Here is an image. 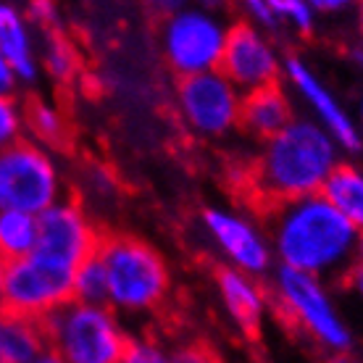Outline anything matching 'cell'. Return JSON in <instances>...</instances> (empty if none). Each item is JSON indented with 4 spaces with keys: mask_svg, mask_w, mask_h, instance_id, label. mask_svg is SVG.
<instances>
[{
    "mask_svg": "<svg viewBox=\"0 0 363 363\" xmlns=\"http://www.w3.org/2000/svg\"><path fill=\"white\" fill-rule=\"evenodd\" d=\"M345 58H347V64L353 66L355 72L363 74V43H361V40H355V43H350V45H347Z\"/></svg>",
    "mask_w": 363,
    "mask_h": 363,
    "instance_id": "31",
    "label": "cell"
},
{
    "mask_svg": "<svg viewBox=\"0 0 363 363\" xmlns=\"http://www.w3.org/2000/svg\"><path fill=\"white\" fill-rule=\"evenodd\" d=\"M72 298L79 303H92V306H106L108 298V281H106V269L100 264L98 253L87 258L82 266H77L72 274Z\"/></svg>",
    "mask_w": 363,
    "mask_h": 363,
    "instance_id": "22",
    "label": "cell"
},
{
    "mask_svg": "<svg viewBox=\"0 0 363 363\" xmlns=\"http://www.w3.org/2000/svg\"><path fill=\"white\" fill-rule=\"evenodd\" d=\"M269 295L274 306L281 311V316L327 355L350 353L353 329L337 306L329 281L277 266L272 272Z\"/></svg>",
    "mask_w": 363,
    "mask_h": 363,
    "instance_id": "4",
    "label": "cell"
},
{
    "mask_svg": "<svg viewBox=\"0 0 363 363\" xmlns=\"http://www.w3.org/2000/svg\"><path fill=\"white\" fill-rule=\"evenodd\" d=\"M347 281H350V290L358 298V303L363 306V269H353V272L347 274Z\"/></svg>",
    "mask_w": 363,
    "mask_h": 363,
    "instance_id": "32",
    "label": "cell"
},
{
    "mask_svg": "<svg viewBox=\"0 0 363 363\" xmlns=\"http://www.w3.org/2000/svg\"><path fill=\"white\" fill-rule=\"evenodd\" d=\"M284 58L287 55L281 53L279 43L272 35L255 29L242 18V21L229 24L218 72L245 95V92L261 90V87L279 84L281 72H284Z\"/></svg>",
    "mask_w": 363,
    "mask_h": 363,
    "instance_id": "13",
    "label": "cell"
},
{
    "mask_svg": "<svg viewBox=\"0 0 363 363\" xmlns=\"http://www.w3.org/2000/svg\"><path fill=\"white\" fill-rule=\"evenodd\" d=\"M321 195L363 235V166L342 161L324 184Z\"/></svg>",
    "mask_w": 363,
    "mask_h": 363,
    "instance_id": "19",
    "label": "cell"
},
{
    "mask_svg": "<svg viewBox=\"0 0 363 363\" xmlns=\"http://www.w3.org/2000/svg\"><path fill=\"white\" fill-rule=\"evenodd\" d=\"M329 363H350V361H347V353H342V355H329Z\"/></svg>",
    "mask_w": 363,
    "mask_h": 363,
    "instance_id": "38",
    "label": "cell"
},
{
    "mask_svg": "<svg viewBox=\"0 0 363 363\" xmlns=\"http://www.w3.org/2000/svg\"><path fill=\"white\" fill-rule=\"evenodd\" d=\"M72 269L50 264L40 255L6 264L3 279V308L32 321H45L72 298Z\"/></svg>",
    "mask_w": 363,
    "mask_h": 363,
    "instance_id": "10",
    "label": "cell"
},
{
    "mask_svg": "<svg viewBox=\"0 0 363 363\" xmlns=\"http://www.w3.org/2000/svg\"><path fill=\"white\" fill-rule=\"evenodd\" d=\"M200 229L224 266L264 279L277 269L266 227L250 213L229 206H208L200 213Z\"/></svg>",
    "mask_w": 363,
    "mask_h": 363,
    "instance_id": "9",
    "label": "cell"
},
{
    "mask_svg": "<svg viewBox=\"0 0 363 363\" xmlns=\"http://www.w3.org/2000/svg\"><path fill=\"white\" fill-rule=\"evenodd\" d=\"M98 224L92 221L90 211L77 198L58 200L55 206L37 216V247L35 255L64 269H77L100 247Z\"/></svg>",
    "mask_w": 363,
    "mask_h": 363,
    "instance_id": "12",
    "label": "cell"
},
{
    "mask_svg": "<svg viewBox=\"0 0 363 363\" xmlns=\"http://www.w3.org/2000/svg\"><path fill=\"white\" fill-rule=\"evenodd\" d=\"M66 198V179L53 150L24 137L0 150V211L40 216Z\"/></svg>",
    "mask_w": 363,
    "mask_h": 363,
    "instance_id": "7",
    "label": "cell"
},
{
    "mask_svg": "<svg viewBox=\"0 0 363 363\" xmlns=\"http://www.w3.org/2000/svg\"><path fill=\"white\" fill-rule=\"evenodd\" d=\"M172 363H224L221 353L208 342H182L172 350Z\"/></svg>",
    "mask_w": 363,
    "mask_h": 363,
    "instance_id": "27",
    "label": "cell"
},
{
    "mask_svg": "<svg viewBox=\"0 0 363 363\" xmlns=\"http://www.w3.org/2000/svg\"><path fill=\"white\" fill-rule=\"evenodd\" d=\"M216 295L224 306V313L237 329L245 335H255L264 327L266 313L272 308V295L261 279L247 277L242 272H235L229 266H218L213 274Z\"/></svg>",
    "mask_w": 363,
    "mask_h": 363,
    "instance_id": "14",
    "label": "cell"
},
{
    "mask_svg": "<svg viewBox=\"0 0 363 363\" xmlns=\"http://www.w3.org/2000/svg\"><path fill=\"white\" fill-rule=\"evenodd\" d=\"M48 347L40 321L0 311V363H29Z\"/></svg>",
    "mask_w": 363,
    "mask_h": 363,
    "instance_id": "17",
    "label": "cell"
},
{
    "mask_svg": "<svg viewBox=\"0 0 363 363\" xmlns=\"http://www.w3.org/2000/svg\"><path fill=\"white\" fill-rule=\"evenodd\" d=\"M18 90V79L13 69L9 66V61L0 55V98H9V95H16Z\"/></svg>",
    "mask_w": 363,
    "mask_h": 363,
    "instance_id": "29",
    "label": "cell"
},
{
    "mask_svg": "<svg viewBox=\"0 0 363 363\" xmlns=\"http://www.w3.org/2000/svg\"><path fill=\"white\" fill-rule=\"evenodd\" d=\"M98 258L108 281L106 306L118 316H147L172 295V266L164 253L143 237H103Z\"/></svg>",
    "mask_w": 363,
    "mask_h": 363,
    "instance_id": "3",
    "label": "cell"
},
{
    "mask_svg": "<svg viewBox=\"0 0 363 363\" xmlns=\"http://www.w3.org/2000/svg\"><path fill=\"white\" fill-rule=\"evenodd\" d=\"M281 79L287 84V92L295 95V100L308 111L306 116L313 118L324 132H329L342 153H361L363 143L361 135H358L355 116L347 111L340 95L329 87L327 79L303 55H287L284 58Z\"/></svg>",
    "mask_w": 363,
    "mask_h": 363,
    "instance_id": "11",
    "label": "cell"
},
{
    "mask_svg": "<svg viewBox=\"0 0 363 363\" xmlns=\"http://www.w3.org/2000/svg\"><path fill=\"white\" fill-rule=\"evenodd\" d=\"M40 69L55 84H72L82 72V53L61 27L40 32Z\"/></svg>",
    "mask_w": 363,
    "mask_h": 363,
    "instance_id": "18",
    "label": "cell"
},
{
    "mask_svg": "<svg viewBox=\"0 0 363 363\" xmlns=\"http://www.w3.org/2000/svg\"><path fill=\"white\" fill-rule=\"evenodd\" d=\"M37 216L24 211H0V261L13 264L35 253Z\"/></svg>",
    "mask_w": 363,
    "mask_h": 363,
    "instance_id": "20",
    "label": "cell"
},
{
    "mask_svg": "<svg viewBox=\"0 0 363 363\" xmlns=\"http://www.w3.org/2000/svg\"><path fill=\"white\" fill-rule=\"evenodd\" d=\"M0 11H3V3H0Z\"/></svg>",
    "mask_w": 363,
    "mask_h": 363,
    "instance_id": "39",
    "label": "cell"
},
{
    "mask_svg": "<svg viewBox=\"0 0 363 363\" xmlns=\"http://www.w3.org/2000/svg\"><path fill=\"white\" fill-rule=\"evenodd\" d=\"M3 279H6V264L0 261V311H3Z\"/></svg>",
    "mask_w": 363,
    "mask_h": 363,
    "instance_id": "37",
    "label": "cell"
},
{
    "mask_svg": "<svg viewBox=\"0 0 363 363\" xmlns=\"http://www.w3.org/2000/svg\"><path fill=\"white\" fill-rule=\"evenodd\" d=\"M281 29H290L300 37H308L318 27V13L311 0H274Z\"/></svg>",
    "mask_w": 363,
    "mask_h": 363,
    "instance_id": "23",
    "label": "cell"
},
{
    "mask_svg": "<svg viewBox=\"0 0 363 363\" xmlns=\"http://www.w3.org/2000/svg\"><path fill=\"white\" fill-rule=\"evenodd\" d=\"M355 124H358V135H361V143H363V92L361 98H358V108H355Z\"/></svg>",
    "mask_w": 363,
    "mask_h": 363,
    "instance_id": "34",
    "label": "cell"
},
{
    "mask_svg": "<svg viewBox=\"0 0 363 363\" xmlns=\"http://www.w3.org/2000/svg\"><path fill=\"white\" fill-rule=\"evenodd\" d=\"M24 113H27V135L35 140L37 145L55 147L66 140L69 132V121H66L64 111L58 108L50 100H29L24 103Z\"/></svg>",
    "mask_w": 363,
    "mask_h": 363,
    "instance_id": "21",
    "label": "cell"
},
{
    "mask_svg": "<svg viewBox=\"0 0 363 363\" xmlns=\"http://www.w3.org/2000/svg\"><path fill=\"white\" fill-rule=\"evenodd\" d=\"M355 29H358V40L363 43V3L355 6Z\"/></svg>",
    "mask_w": 363,
    "mask_h": 363,
    "instance_id": "35",
    "label": "cell"
},
{
    "mask_svg": "<svg viewBox=\"0 0 363 363\" xmlns=\"http://www.w3.org/2000/svg\"><path fill=\"white\" fill-rule=\"evenodd\" d=\"M355 269H363V235L358 240V250H355Z\"/></svg>",
    "mask_w": 363,
    "mask_h": 363,
    "instance_id": "36",
    "label": "cell"
},
{
    "mask_svg": "<svg viewBox=\"0 0 363 363\" xmlns=\"http://www.w3.org/2000/svg\"><path fill=\"white\" fill-rule=\"evenodd\" d=\"M84 182V190L87 195H92L95 200H108L116 190V182H113V174L103 166H90L82 177Z\"/></svg>",
    "mask_w": 363,
    "mask_h": 363,
    "instance_id": "28",
    "label": "cell"
},
{
    "mask_svg": "<svg viewBox=\"0 0 363 363\" xmlns=\"http://www.w3.org/2000/svg\"><path fill=\"white\" fill-rule=\"evenodd\" d=\"M242 11H245V21L253 24L255 29H261L272 37L281 32V21L277 9H274V0H247V3H242Z\"/></svg>",
    "mask_w": 363,
    "mask_h": 363,
    "instance_id": "26",
    "label": "cell"
},
{
    "mask_svg": "<svg viewBox=\"0 0 363 363\" xmlns=\"http://www.w3.org/2000/svg\"><path fill=\"white\" fill-rule=\"evenodd\" d=\"M269 240L281 269L318 279L347 277L355 269L361 232L324 195L300 198L272 208Z\"/></svg>",
    "mask_w": 363,
    "mask_h": 363,
    "instance_id": "1",
    "label": "cell"
},
{
    "mask_svg": "<svg viewBox=\"0 0 363 363\" xmlns=\"http://www.w3.org/2000/svg\"><path fill=\"white\" fill-rule=\"evenodd\" d=\"M29 363H64V358H61V355H55L53 350H50V347H45L43 353L35 355V358H32Z\"/></svg>",
    "mask_w": 363,
    "mask_h": 363,
    "instance_id": "33",
    "label": "cell"
},
{
    "mask_svg": "<svg viewBox=\"0 0 363 363\" xmlns=\"http://www.w3.org/2000/svg\"><path fill=\"white\" fill-rule=\"evenodd\" d=\"M43 329L48 347L64 363H118L132 340L116 311L79 300L48 316Z\"/></svg>",
    "mask_w": 363,
    "mask_h": 363,
    "instance_id": "5",
    "label": "cell"
},
{
    "mask_svg": "<svg viewBox=\"0 0 363 363\" xmlns=\"http://www.w3.org/2000/svg\"><path fill=\"white\" fill-rule=\"evenodd\" d=\"M332 135L313 118L295 116L279 135L261 143L253 161L250 184L266 206L321 195L324 184L345 158Z\"/></svg>",
    "mask_w": 363,
    "mask_h": 363,
    "instance_id": "2",
    "label": "cell"
},
{
    "mask_svg": "<svg viewBox=\"0 0 363 363\" xmlns=\"http://www.w3.org/2000/svg\"><path fill=\"white\" fill-rule=\"evenodd\" d=\"M311 3H313L318 18L321 16H340L342 11L353 9V3H347V0H311Z\"/></svg>",
    "mask_w": 363,
    "mask_h": 363,
    "instance_id": "30",
    "label": "cell"
},
{
    "mask_svg": "<svg viewBox=\"0 0 363 363\" xmlns=\"http://www.w3.org/2000/svg\"><path fill=\"white\" fill-rule=\"evenodd\" d=\"M174 111L190 135L203 140H224L240 129L242 92L221 72L177 79Z\"/></svg>",
    "mask_w": 363,
    "mask_h": 363,
    "instance_id": "8",
    "label": "cell"
},
{
    "mask_svg": "<svg viewBox=\"0 0 363 363\" xmlns=\"http://www.w3.org/2000/svg\"><path fill=\"white\" fill-rule=\"evenodd\" d=\"M0 55L13 69L18 84L32 87L43 77L40 35L32 27V21L24 16V11L11 3H3V11H0Z\"/></svg>",
    "mask_w": 363,
    "mask_h": 363,
    "instance_id": "15",
    "label": "cell"
},
{
    "mask_svg": "<svg viewBox=\"0 0 363 363\" xmlns=\"http://www.w3.org/2000/svg\"><path fill=\"white\" fill-rule=\"evenodd\" d=\"M229 24L206 6H174L158 27V48L177 79L218 72Z\"/></svg>",
    "mask_w": 363,
    "mask_h": 363,
    "instance_id": "6",
    "label": "cell"
},
{
    "mask_svg": "<svg viewBox=\"0 0 363 363\" xmlns=\"http://www.w3.org/2000/svg\"><path fill=\"white\" fill-rule=\"evenodd\" d=\"M27 137V113L16 95L0 98V150L16 145Z\"/></svg>",
    "mask_w": 363,
    "mask_h": 363,
    "instance_id": "24",
    "label": "cell"
},
{
    "mask_svg": "<svg viewBox=\"0 0 363 363\" xmlns=\"http://www.w3.org/2000/svg\"><path fill=\"white\" fill-rule=\"evenodd\" d=\"M295 116L298 113H295V106H292V95L279 82L242 95L240 129H245L250 137L266 143L274 135H279Z\"/></svg>",
    "mask_w": 363,
    "mask_h": 363,
    "instance_id": "16",
    "label": "cell"
},
{
    "mask_svg": "<svg viewBox=\"0 0 363 363\" xmlns=\"http://www.w3.org/2000/svg\"><path fill=\"white\" fill-rule=\"evenodd\" d=\"M118 363H172V350L153 335H135Z\"/></svg>",
    "mask_w": 363,
    "mask_h": 363,
    "instance_id": "25",
    "label": "cell"
}]
</instances>
